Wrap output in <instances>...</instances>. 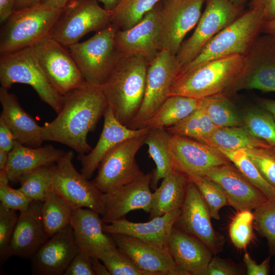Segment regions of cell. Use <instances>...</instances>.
<instances>
[{
  "label": "cell",
  "mask_w": 275,
  "mask_h": 275,
  "mask_svg": "<svg viewBox=\"0 0 275 275\" xmlns=\"http://www.w3.org/2000/svg\"><path fill=\"white\" fill-rule=\"evenodd\" d=\"M107 105L100 86L86 81L63 96L56 118L42 126L43 140L65 145L78 154L89 153L92 148L88 134L95 129Z\"/></svg>",
  "instance_id": "obj_1"
},
{
  "label": "cell",
  "mask_w": 275,
  "mask_h": 275,
  "mask_svg": "<svg viewBox=\"0 0 275 275\" xmlns=\"http://www.w3.org/2000/svg\"><path fill=\"white\" fill-rule=\"evenodd\" d=\"M149 63L140 55L120 56L100 86L116 119L127 127L142 103Z\"/></svg>",
  "instance_id": "obj_2"
},
{
  "label": "cell",
  "mask_w": 275,
  "mask_h": 275,
  "mask_svg": "<svg viewBox=\"0 0 275 275\" xmlns=\"http://www.w3.org/2000/svg\"><path fill=\"white\" fill-rule=\"evenodd\" d=\"M244 62V56L237 55L204 63L178 75L169 96L201 99L224 94L239 74Z\"/></svg>",
  "instance_id": "obj_3"
},
{
  "label": "cell",
  "mask_w": 275,
  "mask_h": 275,
  "mask_svg": "<svg viewBox=\"0 0 275 275\" xmlns=\"http://www.w3.org/2000/svg\"><path fill=\"white\" fill-rule=\"evenodd\" d=\"M266 18L260 8L249 9L217 34L179 75L206 62L232 56H245L261 34Z\"/></svg>",
  "instance_id": "obj_4"
},
{
  "label": "cell",
  "mask_w": 275,
  "mask_h": 275,
  "mask_svg": "<svg viewBox=\"0 0 275 275\" xmlns=\"http://www.w3.org/2000/svg\"><path fill=\"white\" fill-rule=\"evenodd\" d=\"M63 9L39 3L14 10L2 24L1 55L33 47L48 36Z\"/></svg>",
  "instance_id": "obj_5"
},
{
  "label": "cell",
  "mask_w": 275,
  "mask_h": 275,
  "mask_svg": "<svg viewBox=\"0 0 275 275\" xmlns=\"http://www.w3.org/2000/svg\"><path fill=\"white\" fill-rule=\"evenodd\" d=\"M0 82L8 90L16 83L26 84L41 100L57 114L62 108L63 96L49 81L37 58L33 46L1 55Z\"/></svg>",
  "instance_id": "obj_6"
},
{
  "label": "cell",
  "mask_w": 275,
  "mask_h": 275,
  "mask_svg": "<svg viewBox=\"0 0 275 275\" xmlns=\"http://www.w3.org/2000/svg\"><path fill=\"white\" fill-rule=\"evenodd\" d=\"M118 29L111 23L89 39L68 47L87 82L100 86L114 68L120 58L115 44Z\"/></svg>",
  "instance_id": "obj_7"
},
{
  "label": "cell",
  "mask_w": 275,
  "mask_h": 275,
  "mask_svg": "<svg viewBox=\"0 0 275 275\" xmlns=\"http://www.w3.org/2000/svg\"><path fill=\"white\" fill-rule=\"evenodd\" d=\"M112 12L98 0H71L52 27L49 36L65 47L79 42L87 33L98 32L111 23Z\"/></svg>",
  "instance_id": "obj_8"
},
{
  "label": "cell",
  "mask_w": 275,
  "mask_h": 275,
  "mask_svg": "<svg viewBox=\"0 0 275 275\" xmlns=\"http://www.w3.org/2000/svg\"><path fill=\"white\" fill-rule=\"evenodd\" d=\"M181 65L176 55L166 49L158 52L148 67L144 96L141 107L128 127L145 128L150 119L169 97Z\"/></svg>",
  "instance_id": "obj_9"
},
{
  "label": "cell",
  "mask_w": 275,
  "mask_h": 275,
  "mask_svg": "<svg viewBox=\"0 0 275 275\" xmlns=\"http://www.w3.org/2000/svg\"><path fill=\"white\" fill-rule=\"evenodd\" d=\"M73 158V152L69 151L51 166L52 189L73 210L86 208L102 215L103 193L78 172Z\"/></svg>",
  "instance_id": "obj_10"
},
{
  "label": "cell",
  "mask_w": 275,
  "mask_h": 275,
  "mask_svg": "<svg viewBox=\"0 0 275 275\" xmlns=\"http://www.w3.org/2000/svg\"><path fill=\"white\" fill-rule=\"evenodd\" d=\"M147 133L124 141L103 158L98 168L97 176L92 181L102 193L120 188L144 175L136 162L135 156L145 144Z\"/></svg>",
  "instance_id": "obj_11"
},
{
  "label": "cell",
  "mask_w": 275,
  "mask_h": 275,
  "mask_svg": "<svg viewBox=\"0 0 275 275\" xmlns=\"http://www.w3.org/2000/svg\"><path fill=\"white\" fill-rule=\"evenodd\" d=\"M242 90L275 92V37L261 34L244 56L243 66L224 95Z\"/></svg>",
  "instance_id": "obj_12"
},
{
  "label": "cell",
  "mask_w": 275,
  "mask_h": 275,
  "mask_svg": "<svg viewBox=\"0 0 275 275\" xmlns=\"http://www.w3.org/2000/svg\"><path fill=\"white\" fill-rule=\"evenodd\" d=\"M205 3L194 33L182 43L176 54L182 67L192 61L209 41L244 11L243 6L229 0H206Z\"/></svg>",
  "instance_id": "obj_13"
},
{
  "label": "cell",
  "mask_w": 275,
  "mask_h": 275,
  "mask_svg": "<svg viewBox=\"0 0 275 275\" xmlns=\"http://www.w3.org/2000/svg\"><path fill=\"white\" fill-rule=\"evenodd\" d=\"M33 47L45 74L62 96L86 83V80L66 47L48 36Z\"/></svg>",
  "instance_id": "obj_14"
},
{
  "label": "cell",
  "mask_w": 275,
  "mask_h": 275,
  "mask_svg": "<svg viewBox=\"0 0 275 275\" xmlns=\"http://www.w3.org/2000/svg\"><path fill=\"white\" fill-rule=\"evenodd\" d=\"M206 0H161L160 50L176 55L186 35L197 25Z\"/></svg>",
  "instance_id": "obj_15"
},
{
  "label": "cell",
  "mask_w": 275,
  "mask_h": 275,
  "mask_svg": "<svg viewBox=\"0 0 275 275\" xmlns=\"http://www.w3.org/2000/svg\"><path fill=\"white\" fill-rule=\"evenodd\" d=\"M208 207L196 185L190 180L187 185L180 214L175 223L182 230L201 241L212 253L218 252L224 239L214 230Z\"/></svg>",
  "instance_id": "obj_16"
},
{
  "label": "cell",
  "mask_w": 275,
  "mask_h": 275,
  "mask_svg": "<svg viewBox=\"0 0 275 275\" xmlns=\"http://www.w3.org/2000/svg\"><path fill=\"white\" fill-rule=\"evenodd\" d=\"M169 149L176 169L188 177L203 176L229 161L216 148L187 137L171 135Z\"/></svg>",
  "instance_id": "obj_17"
},
{
  "label": "cell",
  "mask_w": 275,
  "mask_h": 275,
  "mask_svg": "<svg viewBox=\"0 0 275 275\" xmlns=\"http://www.w3.org/2000/svg\"><path fill=\"white\" fill-rule=\"evenodd\" d=\"M110 235L116 246L146 275H187L176 264L168 248L125 234Z\"/></svg>",
  "instance_id": "obj_18"
},
{
  "label": "cell",
  "mask_w": 275,
  "mask_h": 275,
  "mask_svg": "<svg viewBox=\"0 0 275 275\" xmlns=\"http://www.w3.org/2000/svg\"><path fill=\"white\" fill-rule=\"evenodd\" d=\"M160 1L138 23L126 30L117 31L115 44L120 56L140 55L150 62L159 47V11Z\"/></svg>",
  "instance_id": "obj_19"
},
{
  "label": "cell",
  "mask_w": 275,
  "mask_h": 275,
  "mask_svg": "<svg viewBox=\"0 0 275 275\" xmlns=\"http://www.w3.org/2000/svg\"><path fill=\"white\" fill-rule=\"evenodd\" d=\"M151 172L144 174L136 180L110 192L103 194L104 223L125 217L135 210L151 211L153 193L151 188Z\"/></svg>",
  "instance_id": "obj_20"
},
{
  "label": "cell",
  "mask_w": 275,
  "mask_h": 275,
  "mask_svg": "<svg viewBox=\"0 0 275 275\" xmlns=\"http://www.w3.org/2000/svg\"><path fill=\"white\" fill-rule=\"evenodd\" d=\"M78 252L69 225L50 237L31 258L32 272L39 275H64Z\"/></svg>",
  "instance_id": "obj_21"
},
{
  "label": "cell",
  "mask_w": 275,
  "mask_h": 275,
  "mask_svg": "<svg viewBox=\"0 0 275 275\" xmlns=\"http://www.w3.org/2000/svg\"><path fill=\"white\" fill-rule=\"evenodd\" d=\"M217 183L224 189L229 205L237 212L255 209L268 198L229 163L216 166L204 175Z\"/></svg>",
  "instance_id": "obj_22"
},
{
  "label": "cell",
  "mask_w": 275,
  "mask_h": 275,
  "mask_svg": "<svg viewBox=\"0 0 275 275\" xmlns=\"http://www.w3.org/2000/svg\"><path fill=\"white\" fill-rule=\"evenodd\" d=\"M104 123L99 139L87 154H78L81 173L89 179L105 155L114 147L131 138L148 132V127L133 129L120 122L107 105L104 113Z\"/></svg>",
  "instance_id": "obj_23"
},
{
  "label": "cell",
  "mask_w": 275,
  "mask_h": 275,
  "mask_svg": "<svg viewBox=\"0 0 275 275\" xmlns=\"http://www.w3.org/2000/svg\"><path fill=\"white\" fill-rule=\"evenodd\" d=\"M42 202L33 201L20 212L8 250L9 258H31L49 238L41 216Z\"/></svg>",
  "instance_id": "obj_24"
},
{
  "label": "cell",
  "mask_w": 275,
  "mask_h": 275,
  "mask_svg": "<svg viewBox=\"0 0 275 275\" xmlns=\"http://www.w3.org/2000/svg\"><path fill=\"white\" fill-rule=\"evenodd\" d=\"M100 214L89 208L73 211L70 225L79 251L90 257H97L104 251L116 245L103 229Z\"/></svg>",
  "instance_id": "obj_25"
},
{
  "label": "cell",
  "mask_w": 275,
  "mask_h": 275,
  "mask_svg": "<svg viewBox=\"0 0 275 275\" xmlns=\"http://www.w3.org/2000/svg\"><path fill=\"white\" fill-rule=\"evenodd\" d=\"M181 209L149 219L134 223L125 217L103 224L104 232L109 234H125L145 242L168 248L172 230L180 214Z\"/></svg>",
  "instance_id": "obj_26"
},
{
  "label": "cell",
  "mask_w": 275,
  "mask_h": 275,
  "mask_svg": "<svg viewBox=\"0 0 275 275\" xmlns=\"http://www.w3.org/2000/svg\"><path fill=\"white\" fill-rule=\"evenodd\" d=\"M168 248L176 264L187 275L207 274L212 252L199 239L174 226Z\"/></svg>",
  "instance_id": "obj_27"
},
{
  "label": "cell",
  "mask_w": 275,
  "mask_h": 275,
  "mask_svg": "<svg viewBox=\"0 0 275 275\" xmlns=\"http://www.w3.org/2000/svg\"><path fill=\"white\" fill-rule=\"evenodd\" d=\"M2 112L0 118L13 133L16 141L30 147L42 146V126L21 106L16 96L8 90L0 88Z\"/></svg>",
  "instance_id": "obj_28"
},
{
  "label": "cell",
  "mask_w": 275,
  "mask_h": 275,
  "mask_svg": "<svg viewBox=\"0 0 275 275\" xmlns=\"http://www.w3.org/2000/svg\"><path fill=\"white\" fill-rule=\"evenodd\" d=\"M66 152L51 145L37 148L24 146L16 141L9 153L5 171L9 181L16 182L24 173L57 163Z\"/></svg>",
  "instance_id": "obj_29"
},
{
  "label": "cell",
  "mask_w": 275,
  "mask_h": 275,
  "mask_svg": "<svg viewBox=\"0 0 275 275\" xmlns=\"http://www.w3.org/2000/svg\"><path fill=\"white\" fill-rule=\"evenodd\" d=\"M188 176L175 169L162 179L153 193L149 219L181 208L184 200Z\"/></svg>",
  "instance_id": "obj_30"
},
{
  "label": "cell",
  "mask_w": 275,
  "mask_h": 275,
  "mask_svg": "<svg viewBox=\"0 0 275 275\" xmlns=\"http://www.w3.org/2000/svg\"><path fill=\"white\" fill-rule=\"evenodd\" d=\"M171 135L165 128H149L146 135L145 144L156 165L151 172L150 185L154 189L160 179L176 169L169 149Z\"/></svg>",
  "instance_id": "obj_31"
},
{
  "label": "cell",
  "mask_w": 275,
  "mask_h": 275,
  "mask_svg": "<svg viewBox=\"0 0 275 275\" xmlns=\"http://www.w3.org/2000/svg\"><path fill=\"white\" fill-rule=\"evenodd\" d=\"M204 98L169 96L150 119L146 127L167 128L179 122L202 106Z\"/></svg>",
  "instance_id": "obj_32"
},
{
  "label": "cell",
  "mask_w": 275,
  "mask_h": 275,
  "mask_svg": "<svg viewBox=\"0 0 275 275\" xmlns=\"http://www.w3.org/2000/svg\"><path fill=\"white\" fill-rule=\"evenodd\" d=\"M267 143L240 126L217 128L203 143L215 148L245 150L263 147Z\"/></svg>",
  "instance_id": "obj_33"
},
{
  "label": "cell",
  "mask_w": 275,
  "mask_h": 275,
  "mask_svg": "<svg viewBox=\"0 0 275 275\" xmlns=\"http://www.w3.org/2000/svg\"><path fill=\"white\" fill-rule=\"evenodd\" d=\"M73 211L51 187L41 208L43 224L49 237L70 225Z\"/></svg>",
  "instance_id": "obj_34"
},
{
  "label": "cell",
  "mask_w": 275,
  "mask_h": 275,
  "mask_svg": "<svg viewBox=\"0 0 275 275\" xmlns=\"http://www.w3.org/2000/svg\"><path fill=\"white\" fill-rule=\"evenodd\" d=\"M217 128L201 106L179 122L165 129L171 135L204 143Z\"/></svg>",
  "instance_id": "obj_35"
},
{
  "label": "cell",
  "mask_w": 275,
  "mask_h": 275,
  "mask_svg": "<svg viewBox=\"0 0 275 275\" xmlns=\"http://www.w3.org/2000/svg\"><path fill=\"white\" fill-rule=\"evenodd\" d=\"M161 0H119L111 11V23L120 30H128L140 22Z\"/></svg>",
  "instance_id": "obj_36"
},
{
  "label": "cell",
  "mask_w": 275,
  "mask_h": 275,
  "mask_svg": "<svg viewBox=\"0 0 275 275\" xmlns=\"http://www.w3.org/2000/svg\"><path fill=\"white\" fill-rule=\"evenodd\" d=\"M202 107L218 128L243 126L242 115L226 95L204 98Z\"/></svg>",
  "instance_id": "obj_37"
},
{
  "label": "cell",
  "mask_w": 275,
  "mask_h": 275,
  "mask_svg": "<svg viewBox=\"0 0 275 275\" xmlns=\"http://www.w3.org/2000/svg\"><path fill=\"white\" fill-rule=\"evenodd\" d=\"M216 148L232 162L250 182L264 194L268 199L275 198V188L262 176L244 150Z\"/></svg>",
  "instance_id": "obj_38"
},
{
  "label": "cell",
  "mask_w": 275,
  "mask_h": 275,
  "mask_svg": "<svg viewBox=\"0 0 275 275\" xmlns=\"http://www.w3.org/2000/svg\"><path fill=\"white\" fill-rule=\"evenodd\" d=\"M243 127L253 136L275 146V120L261 107H252L242 114Z\"/></svg>",
  "instance_id": "obj_39"
},
{
  "label": "cell",
  "mask_w": 275,
  "mask_h": 275,
  "mask_svg": "<svg viewBox=\"0 0 275 275\" xmlns=\"http://www.w3.org/2000/svg\"><path fill=\"white\" fill-rule=\"evenodd\" d=\"M20 189L33 201L43 202L52 187L51 166L37 168L22 175Z\"/></svg>",
  "instance_id": "obj_40"
},
{
  "label": "cell",
  "mask_w": 275,
  "mask_h": 275,
  "mask_svg": "<svg viewBox=\"0 0 275 275\" xmlns=\"http://www.w3.org/2000/svg\"><path fill=\"white\" fill-rule=\"evenodd\" d=\"M197 186L207 204L211 217L218 220L219 212L224 206L229 205L228 200L223 188L216 182L204 176L188 177Z\"/></svg>",
  "instance_id": "obj_41"
},
{
  "label": "cell",
  "mask_w": 275,
  "mask_h": 275,
  "mask_svg": "<svg viewBox=\"0 0 275 275\" xmlns=\"http://www.w3.org/2000/svg\"><path fill=\"white\" fill-rule=\"evenodd\" d=\"M254 226L267 241L270 254L275 255V198L254 209Z\"/></svg>",
  "instance_id": "obj_42"
},
{
  "label": "cell",
  "mask_w": 275,
  "mask_h": 275,
  "mask_svg": "<svg viewBox=\"0 0 275 275\" xmlns=\"http://www.w3.org/2000/svg\"><path fill=\"white\" fill-rule=\"evenodd\" d=\"M98 258L106 266L111 275H146L117 246L103 251Z\"/></svg>",
  "instance_id": "obj_43"
},
{
  "label": "cell",
  "mask_w": 275,
  "mask_h": 275,
  "mask_svg": "<svg viewBox=\"0 0 275 275\" xmlns=\"http://www.w3.org/2000/svg\"><path fill=\"white\" fill-rule=\"evenodd\" d=\"M254 213L251 210L238 211L229 226V235L234 245L244 249L253 237Z\"/></svg>",
  "instance_id": "obj_44"
},
{
  "label": "cell",
  "mask_w": 275,
  "mask_h": 275,
  "mask_svg": "<svg viewBox=\"0 0 275 275\" xmlns=\"http://www.w3.org/2000/svg\"><path fill=\"white\" fill-rule=\"evenodd\" d=\"M244 151L262 176L275 188V146L267 142L263 147Z\"/></svg>",
  "instance_id": "obj_45"
},
{
  "label": "cell",
  "mask_w": 275,
  "mask_h": 275,
  "mask_svg": "<svg viewBox=\"0 0 275 275\" xmlns=\"http://www.w3.org/2000/svg\"><path fill=\"white\" fill-rule=\"evenodd\" d=\"M16 211L0 205V261L1 264L9 258L8 250L18 215Z\"/></svg>",
  "instance_id": "obj_46"
},
{
  "label": "cell",
  "mask_w": 275,
  "mask_h": 275,
  "mask_svg": "<svg viewBox=\"0 0 275 275\" xmlns=\"http://www.w3.org/2000/svg\"><path fill=\"white\" fill-rule=\"evenodd\" d=\"M0 205L5 208L19 212L25 210L33 201L19 188L14 189L2 181H0Z\"/></svg>",
  "instance_id": "obj_47"
},
{
  "label": "cell",
  "mask_w": 275,
  "mask_h": 275,
  "mask_svg": "<svg viewBox=\"0 0 275 275\" xmlns=\"http://www.w3.org/2000/svg\"><path fill=\"white\" fill-rule=\"evenodd\" d=\"M64 275H95L90 257L79 251L72 260Z\"/></svg>",
  "instance_id": "obj_48"
},
{
  "label": "cell",
  "mask_w": 275,
  "mask_h": 275,
  "mask_svg": "<svg viewBox=\"0 0 275 275\" xmlns=\"http://www.w3.org/2000/svg\"><path fill=\"white\" fill-rule=\"evenodd\" d=\"M237 273V269L227 261L214 257L208 265L206 275H235Z\"/></svg>",
  "instance_id": "obj_49"
},
{
  "label": "cell",
  "mask_w": 275,
  "mask_h": 275,
  "mask_svg": "<svg viewBox=\"0 0 275 275\" xmlns=\"http://www.w3.org/2000/svg\"><path fill=\"white\" fill-rule=\"evenodd\" d=\"M243 260L248 275H267L269 273L270 257L266 258L261 263L257 264L249 253H245Z\"/></svg>",
  "instance_id": "obj_50"
},
{
  "label": "cell",
  "mask_w": 275,
  "mask_h": 275,
  "mask_svg": "<svg viewBox=\"0 0 275 275\" xmlns=\"http://www.w3.org/2000/svg\"><path fill=\"white\" fill-rule=\"evenodd\" d=\"M16 141L11 130L0 118V150L9 153Z\"/></svg>",
  "instance_id": "obj_51"
},
{
  "label": "cell",
  "mask_w": 275,
  "mask_h": 275,
  "mask_svg": "<svg viewBox=\"0 0 275 275\" xmlns=\"http://www.w3.org/2000/svg\"><path fill=\"white\" fill-rule=\"evenodd\" d=\"M249 7V9L261 8L266 21L275 19V0H251Z\"/></svg>",
  "instance_id": "obj_52"
},
{
  "label": "cell",
  "mask_w": 275,
  "mask_h": 275,
  "mask_svg": "<svg viewBox=\"0 0 275 275\" xmlns=\"http://www.w3.org/2000/svg\"><path fill=\"white\" fill-rule=\"evenodd\" d=\"M16 0H0V22L3 24L14 11Z\"/></svg>",
  "instance_id": "obj_53"
},
{
  "label": "cell",
  "mask_w": 275,
  "mask_h": 275,
  "mask_svg": "<svg viewBox=\"0 0 275 275\" xmlns=\"http://www.w3.org/2000/svg\"><path fill=\"white\" fill-rule=\"evenodd\" d=\"M93 269L97 275H111L108 270L101 260L97 257H90Z\"/></svg>",
  "instance_id": "obj_54"
},
{
  "label": "cell",
  "mask_w": 275,
  "mask_h": 275,
  "mask_svg": "<svg viewBox=\"0 0 275 275\" xmlns=\"http://www.w3.org/2000/svg\"><path fill=\"white\" fill-rule=\"evenodd\" d=\"M257 101L259 106L269 113L275 120V100L259 98Z\"/></svg>",
  "instance_id": "obj_55"
},
{
  "label": "cell",
  "mask_w": 275,
  "mask_h": 275,
  "mask_svg": "<svg viewBox=\"0 0 275 275\" xmlns=\"http://www.w3.org/2000/svg\"><path fill=\"white\" fill-rule=\"evenodd\" d=\"M41 0H16L15 10L29 8L40 3Z\"/></svg>",
  "instance_id": "obj_56"
},
{
  "label": "cell",
  "mask_w": 275,
  "mask_h": 275,
  "mask_svg": "<svg viewBox=\"0 0 275 275\" xmlns=\"http://www.w3.org/2000/svg\"><path fill=\"white\" fill-rule=\"evenodd\" d=\"M262 33L275 37V19L266 21L264 22Z\"/></svg>",
  "instance_id": "obj_57"
},
{
  "label": "cell",
  "mask_w": 275,
  "mask_h": 275,
  "mask_svg": "<svg viewBox=\"0 0 275 275\" xmlns=\"http://www.w3.org/2000/svg\"><path fill=\"white\" fill-rule=\"evenodd\" d=\"M71 0H41L40 3L49 6L63 9Z\"/></svg>",
  "instance_id": "obj_58"
},
{
  "label": "cell",
  "mask_w": 275,
  "mask_h": 275,
  "mask_svg": "<svg viewBox=\"0 0 275 275\" xmlns=\"http://www.w3.org/2000/svg\"><path fill=\"white\" fill-rule=\"evenodd\" d=\"M9 153L0 150V171H5L8 160Z\"/></svg>",
  "instance_id": "obj_59"
},
{
  "label": "cell",
  "mask_w": 275,
  "mask_h": 275,
  "mask_svg": "<svg viewBox=\"0 0 275 275\" xmlns=\"http://www.w3.org/2000/svg\"><path fill=\"white\" fill-rule=\"evenodd\" d=\"M101 3L103 8L108 11H112L118 3L119 0H98Z\"/></svg>",
  "instance_id": "obj_60"
},
{
  "label": "cell",
  "mask_w": 275,
  "mask_h": 275,
  "mask_svg": "<svg viewBox=\"0 0 275 275\" xmlns=\"http://www.w3.org/2000/svg\"><path fill=\"white\" fill-rule=\"evenodd\" d=\"M233 4L239 6L244 7V5L247 2L248 0H229Z\"/></svg>",
  "instance_id": "obj_61"
}]
</instances>
